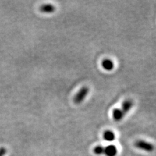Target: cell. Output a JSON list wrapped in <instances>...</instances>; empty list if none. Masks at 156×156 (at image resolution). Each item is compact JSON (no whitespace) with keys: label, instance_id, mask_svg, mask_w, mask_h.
Masks as SVG:
<instances>
[{"label":"cell","instance_id":"10","mask_svg":"<svg viewBox=\"0 0 156 156\" xmlns=\"http://www.w3.org/2000/svg\"><path fill=\"white\" fill-rule=\"evenodd\" d=\"M6 149L4 148H0V156H3L5 154H6Z\"/></svg>","mask_w":156,"mask_h":156},{"label":"cell","instance_id":"2","mask_svg":"<svg viewBox=\"0 0 156 156\" xmlns=\"http://www.w3.org/2000/svg\"><path fill=\"white\" fill-rule=\"evenodd\" d=\"M135 147L143 150L148 152H152L154 150V146L150 143L146 142L143 140H139L135 143Z\"/></svg>","mask_w":156,"mask_h":156},{"label":"cell","instance_id":"9","mask_svg":"<svg viewBox=\"0 0 156 156\" xmlns=\"http://www.w3.org/2000/svg\"><path fill=\"white\" fill-rule=\"evenodd\" d=\"M94 152L96 155H101L104 154V148L101 146H98L94 149Z\"/></svg>","mask_w":156,"mask_h":156},{"label":"cell","instance_id":"1","mask_svg":"<svg viewBox=\"0 0 156 156\" xmlns=\"http://www.w3.org/2000/svg\"><path fill=\"white\" fill-rule=\"evenodd\" d=\"M89 87H87L86 86L83 87L74 96V103L77 104H81V102H83L85 100V98L87 97L88 94H89Z\"/></svg>","mask_w":156,"mask_h":156},{"label":"cell","instance_id":"5","mask_svg":"<svg viewBox=\"0 0 156 156\" xmlns=\"http://www.w3.org/2000/svg\"><path fill=\"white\" fill-rule=\"evenodd\" d=\"M101 66L107 71H111L114 68V62L109 58H105L101 62Z\"/></svg>","mask_w":156,"mask_h":156},{"label":"cell","instance_id":"3","mask_svg":"<svg viewBox=\"0 0 156 156\" xmlns=\"http://www.w3.org/2000/svg\"><path fill=\"white\" fill-rule=\"evenodd\" d=\"M133 105V101L131 100H126L123 102L122 104L120 109L124 116L128 113L131 108H132Z\"/></svg>","mask_w":156,"mask_h":156},{"label":"cell","instance_id":"7","mask_svg":"<svg viewBox=\"0 0 156 156\" xmlns=\"http://www.w3.org/2000/svg\"><path fill=\"white\" fill-rule=\"evenodd\" d=\"M40 10L41 11L44 13H52L55 11V7L51 4H45L41 7Z\"/></svg>","mask_w":156,"mask_h":156},{"label":"cell","instance_id":"6","mask_svg":"<svg viewBox=\"0 0 156 156\" xmlns=\"http://www.w3.org/2000/svg\"><path fill=\"white\" fill-rule=\"evenodd\" d=\"M112 116H113V119L116 122H119V121L122 120L124 117V115L122 113V112L121 109H119V108L115 109L113 111Z\"/></svg>","mask_w":156,"mask_h":156},{"label":"cell","instance_id":"8","mask_svg":"<svg viewBox=\"0 0 156 156\" xmlns=\"http://www.w3.org/2000/svg\"><path fill=\"white\" fill-rule=\"evenodd\" d=\"M103 137L105 140L109 141V142H111V141L114 140V139H115V135L113 131L107 130L105 131L104 133Z\"/></svg>","mask_w":156,"mask_h":156},{"label":"cell","instance_id":"4","mask_svg":"<svg viewBox=\"0 0 156 156\" xmlns=\"http://www.w3.org/2000/svg\"><path fill=\"white\" fill-rule=\"evenodd\" d=\"M118 152V150L115 145H109L104 148V154L107 156H115Z\"/></svg>","mask_w":156,"mask_h":156}]
</instances>
